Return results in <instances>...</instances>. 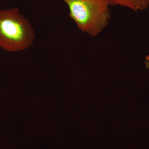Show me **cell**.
Instances as JSON below:
<instances>
[{
	"mask_svg": "<svg viewBox=\"0 0 149 149\" xmlns=\"http://www.w3.org/2000/svg\"><path fill=\"white\" fill-rule=\"evenodd\" d=\"M110 6H120L136 12L145 10L149 6V0H107Z\"/></svg>",
	"mask_w": 149,
	"mask_h": 149,
	"instance_id": "3",
	"label": "cell"
},
{
	"mask_svg": "<svg viewBox=\"0 0 149 149\" xmlns=\"http://www.w3.org/2000/svg\"><path fill=\"white\" fill-rule=\"evenodd\" d=\"M69 8L68 15L78 29L96 37L107 26L111 19L107 0H61Z\"/></svg>",
	"mask_w": 149,
	"mask_h": 149,
	"instance_id": "2",
	"label": "cell"
},
{
	"mask_svg": "<svg viewBox=\"0 0 149 149\" xmlns=\"http://www.w3.org/2000/svg\"><path fill=\"white\" fill-rule=\"evenodd\" d=\"M34 28L17 8L0 10V48L10 52L27 49L35 41Z\"/></svg>",
	"mask_w": 149,
	"mask_h": 149,
	"instance_id": "1",
	"label": "cell"
},
{
	"mask_svg": "<svg viewBox=\"0 0 149 149\" xmlns=\"http://www.w3.org/2000/svg\"><path fill=\"white\" fill-rule=\"evenodd\" d=\"M145 63L147 68L149 69V55L147 56L145 58Z\"/></svg>",
	"mask_w": 149,
	"mask_h": 149,
	"instance_id": "4",
	"label": "cell"
}]
</instances>
